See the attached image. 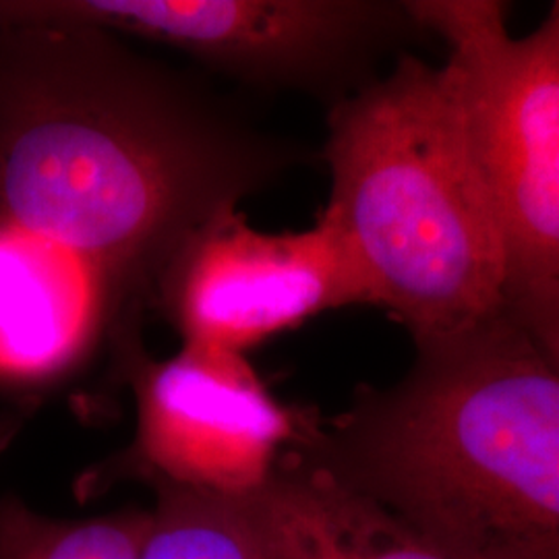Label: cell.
I'll return each instance as SVG.
<instances>
[{
    "label": "cell",
    "mask_w": 559,
    "mask_h": 559,
    "mask_svg": "<svg viewBox=\"0 0 559 559\" xmlns=\"http://www.w3.org/2000/svg\"><path fill=\"white\" fill-rule=\"evenodd\" d=\"M305 160L237 102L112 32L0 27V228L80 261L112 302L119 344L141 336L185 240Z\"/></svg>",
    "instance_id": "6da1fadb"
},
{
    "label": "cell",
    "mask_w": 559,
    "mask_h": 559,
    "mask_svg": "<svg viewBox=\"0 0 559 559\" xmlns=\"http://www.w3.org/2000/svg\"><path fill=\"white\" fill-rule=\"evenodd\" d=\"M290 448L462 559H559V373L508 309Z\"/></svg>",
    "instance_id": "7a4b0ae2"
},
{
    "label": "cell",
    "mask_w": 559,
    "mask_h": 559,
    "mask_svg": "<svg viewBox=\"0 0 559 559\" xmlns=\"http://www.w3.org/2000/svg\"><path fill=\"white\" fill-rule=\"evenodd\" d=\"M321 210L413 342L456 334L506 309L508 253L471 156L452 75L415 55L328 110Z\"/></svg>",
    "instance_id": "3957f363"
},
{
    "label": "cell",
    "mask_w": 559,
    "mask_h": 559,
    "mask_svg": "<svg viewBox=\"0 0 559 559\" xmlns=\"http://www.w3.org/2000/svg\"><path fill=\"white\" fill-rule=\"evenodd\" d=\"M448 46L471 156L500 221L508 299L559 282V0L512 36L498 0H406ZM508 302V300H506Z\"/></svg>",
    "instance_id": "277c9868"
},
{
    "label": "cell",
    "mask_w": 559,
    "mask_h": 559,
    "mask_svg": "<svg viewBox=\"0 0 559 559\" xmlns=\"http://www.w3.org/2000/svg\"><path fill=\"white\" fill-rule=\"evenodd\" d=\"M78 23L170 46L261 92H299L328 110L378 78L402 44L427 38L385 0H0V27Z\"/></svg>",
    "instance_id": "5b68a950"
},
{
    "label": "cell",
    "mask_w": 559,
    "mask_h": 559,
    "mask_svg": "<svg viewBox=\"0 0 559 559\" xmlns=\"http://www.w3.org/2000/svg\"><path fill=\"white\" fill-rule=\"evenodd\" d=\"M135 399V436L112 473L156 489L251 498L316 417L280 402L245 355L180 346L154 359L143 338L115 357Z\"/></svg>",
    "instance_id": "8992f818"
},
{
    "label": "cell",
    "mask_w": 559,
    "mask_h": 559,
    "mask_svg": "<svg viewBox=\"0 0 559 559\" xmlns=\"http://www.w3.org/2000/svg\"><path fill=\"white\" fill-rule=\"evenodd\" d=\"M359 305L371 307L369 286L330 216L270 235L230 210L175 251L152 311L173 325L180 346L245 355L321 313Z\"/></svg>",
    "instance_id": "52a82bcc"
},
{
    "label": "cell",
    "mask_w": 559,
    "mask_h": 559,
    "mask_svg": "<svg viewBox=\"0 0 559 559\" xmlns=\"http://www.w3.org/2000/svg\"><path fill=\"white\" fill-rule=\"evenodd\" d=\"M119 342L100 282L59 247L0 228V385L23 394L71 380Z\"/></svg>",
    "instance_id": "ba28073f"
},
{
    "label": "cell",
    "mask_w": 559,
    "mask_h": 559,
    "mask_svg": "<svg viewBox=\"0 0 559 559\" xmlns=\"http://www.w3.org/2000/svg\"><path fill=\"white\" fill-rule=\"evenodd\" d=\"M247 500L278 559H462L295 450Z\"/></svg>",
    "instance_id": "9c48e42d"
},
{
    "label": "cell",
    "mask_w": 559,
    "mask_h": 559,
    "mask_svg": "<svg viewBox=\"0 0 559 559\" xmlns=\"http://www.w3.org/2000/svg\"><path fill=\"white\" fill-rule=\"evenodd\" d=\"M140 559H278L249 500L156 489Z\"/></svg>",
    "instance_id": "30bf717a"
},
{
    "label": "cell",
    "mask_w": 559,
    "mask_h": 559,
    "mask_svg": "<svg viewBox=\"0 0 559 559\" xmlns=\"http://www.w3.org/2000/svg\"><path fill=\"white\" fill-rule=\"evenodd\" d=\"M147 512L57 520L15 496L0 498V559H140Z\"/></svg>",
    "instance_id": "8fae6325"
},
{
    "label": "cell",
    "mask_w": 559,
    "mask_h": 559,
    "mask_svg": "<svg viewBox=\"0 0 559 559\" xmlns=\"http://www.w3.org/2000/svg\"><path fill=\"white\" fill-rule=\"evenodd\" d=\"M506 309L559 373V282L512 295Z\"/></svg>",
    "instance_id": "7c38bea8"
},
{
    "label": "cell",
    "mask_w": 559,
    "mask_h": 559,
    "mask_svg": "<svg viewBox=\"0 0 559 559\" xmlns=\"http://www.w3.org/2000/svg\"><path fill=\"white\" fill-rule=\"evenodd\" d=\"M25 408L17 406V408H2L0 411V456L7 452V448L15 441L20 436L23 425H25Z\"/></svg>",
    "instance_id": "4fadbf2b"
}]
</instances>
